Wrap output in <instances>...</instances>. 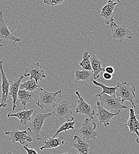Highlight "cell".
Returning a JSON list of instances; mask_svg holds the SVG:
<instances>
[{"label": "cell", "mask_w": 139, "mask_h": 154, "mask_svg": "<svg viewBox=\"0 0 139 154\" xmlns=\"http://www.w3.org/2000/svg\"><path fill=\"white\" fill-rule=\"evenodd\" d=\"M39 91L40 94L36 106L41 109H45L52 113L58 104L62 101V90L49 92L40 88Z\"/></svg>", "instance_id": "obj_1"}, {"label": "cell", "mask_w": 139, "mask_h": 154, "mask_svg": "<svg viewBox=\"0 0 139 154\" xmlns=\"http://www.w3.org/2000/svg\"><path fill=\"white\" fill-rule=\"evenodd\" d=\"M95 97H99L100 103L101 106L108 112L116 113L122 109H127V107L124 106L121 101V99L116 94L108 95L104 94L99 95V94L95 96Z\"/></svg>", "instance_id": "obj_2"}, {"label": "cell", "mask_w": 139, "mask_h": 154, "mask_svg": "<svg viewBox=\"0 0 139 154\" xmlns=\"http://www.w3.org/2000/svg\"><path fill=\"white\" fill-rule=\"evenodd\" d=\"M52 116V113L34 114L32 116L28 128L29 131L35 135L38 140H41L42 136L41 131L42 130L44 120Z\"/></svg>", "instance_id": "obj_3"}, {"label": "cell", "mask_w": 139, "mask_h": 154, "mask_svg": "<svg viewBox=\"0 0 139 154\" xmlns=\"http://www.w3.org/2000/svg\"><path fill=\"white\" fill-rule=\"evenodd\" d=\"M52 116L57 117L61 123L74 121L72 109L70 103L66 100H62L52 112Z\"/></svg>", "instance_id": "obj_4"}, {"label": "cell", "mask_w": 139, "mask_h": 154, "mask_svg": "<svg viewBox=\"0 0 139 154\" xmlns=\"http://www.w3.org/2000/svg\"><path fill=\"white\" fill-rule=\"evenodd\" d=\"M117 86L118 87V90H117L116 95L121 98L122 103L123 104L124 101H128L131 103L134 109H139L134 103V100L136 98V88L124 81L118 82Z\"/></svg>", "instance_id": "obj_5"}, {"label": "cell", "mask_w": 139, "mask_h": 154, "mask_svg": "<svg viewBox=\"0 0 139 154\" xmlns=\"http://www.w3.org/2000/svg\"><path fill=\"white\" fill-rule=\"evenodd\" d=\"M97 125L95 122H92L90 118H86L82 123L78 132L83 137V139L88 141L90 139H96L98 133L96 132Z\"/></svg>", "instance_id": "obj_6"}, {"label": "cell", "mask_w": 139, "mask_h": 154, "mask_svg": "<svg viewBox=\"0 0 139 154\" xmlns=\"http://www.w3.org/2000/svg\"><path fill=\"white\" fill-rule=\"evenodd\" d=\"M110 30L112 38L118 40L119 43H122L126 38H133V33L124 24H117L113 21L110 24Z\"/></svg>", "instance_id": "obj_7"}, {"label": "cell", "mask_w": 139, "mask_h": 154, "mask_svg": "<svg viewBox=\"0 0 139 154\" xmlns=\"http://www.w3.org/2000/svg\"><path fill=\"white\" fill-rule=\"evenodd\" d=\"M5 59L0 60V72L1 74V80H2V91L1 97L0 101V108L6 107L7 106V103L9 102L10 100H8L9 96V90L10 85V81L6 77L5 73L4 70L3 62Z\"/></svg>", "instance_id": "obj_8"}, {"label": "cell", "mask_w": 139, "mask_h": 154, "mask_svg": "<svg viewBox=\"0 0 139 154\" xmlns=\"http://www.w3.org/2000/svg\"><path fill=\"white\" fill-rule=\"evenodd\" d=\"M5 134L9 136V140H11L13 143L19 142L23 145V146H27V143L31 142L33 140L32 137L27 134V131L14 129L10 132H5Z\"/></svg>", "instance_id": "obj_9"}, {"label": "cell", "mask_w": 139, "mask_h": 154, "mask_svg": "<svg viewBox=\"0 0 139 154\" xmlns=\"http://www.w3.org/2000/svg\"><path fill=\"white\" fill-rule=\"evenodd\" d=\"M14 30L15 29H13L12 31H10L4 19L3 13L0 11V42L3 40H11L13 43V46H14L16 42H21V38L13 33Z\"/></svg>", "instance_id": "obj_10"}, {"label": "cell", "mask_w": 139, "mask_h": 154, "mask_svg": "<svg viewBox=\"0 0 139 154\" xmlns=\"http://www.w3.org/2000/svg\"><path fill=\"white\" fill-rule=\"evenodd\" d=\"M75 94L78 97L77 106L75 109L76 113L86 116L91 119L94 120V116L95 114V112L94 109L85 101L83 98L80 96L79 91H76Z\"/></svg>", "instance_id": "obj_11"}, {"label": "cell", "mask_w": 139, "mask_h": 154, "mask_svg": "<svg viewBox=\"0 0 139 154\" xmlns=\"http://www.w3.org/2000/svg\"><path fill=\"white\" fill-rule=\"evenodd\" d=\"M24 77H30V79H34L38 84L43 78H46L44 70L38 62L26 68Z\"/></svg>", "instance_id": "obj_12"}, {"label": "cell", "mask_w": 139, "mask_h": 154, "mask_svg": "<svg viewBox=\"0 0 139 154\" xmlns=\"http://www.w3.org/2000/svg\"><path fill=\"white\" fill-rule=\"evenodd\" d=\"M118 3H121L120 1H108L107 3L101 8L99 17L105 20L106 24L109 25L114 21V9Z\"/></svg>", "instance_id": "obj_13"}, {"label": "cell", "mask_w": 139, "mask_h": 154, "mask_svg": "<svg viewBox=\"0 0 139 154\" xmlns=\"http://www.w3.org/2000/svg\"><path fill=\"white\" fill-rule=\"evenodd\" d=\"M97 107L98 112L96 114L97 116L98 120H99V124L100 125H104V127H107L110 124V121L111 119L116 116L119 115L121 111L116 113H113L106 109H105L101 104L99 101H97L96 103Z\"/></svg>", "instance_id": "obj_14"}, {"label": "cell", "mask_w": 139, "mask_h": 154, "mask_svg": "<svg viewBox=\"0 0 139 154\" xmlns=\"http://www.w3.org/2000/svg\"><path fill=\"white\" fill-rule=\"evenodd\" d=\"M134 109L131 107L129 110V119L127 122L124 125H121V126H127L129 128L130 132L133 134L134 133L137 135V137L136 142L139 143V119L137 118V116L135 115Z\"/></svg>", "instance_id": "obj_15"}, {"label": "cell", "mask_w": 139, "mask_h": 154, "mask_svg": "<svg viewBox=\"0 0 139 154\" xmlns=\"http://www.w3.org/2000/svg\"><path fill=\"white\" fill-rule=\"evenodd\" d=\"M24 75H21L16 79L10 81V90H9V96L12 98L13 101V107L11 111H14L16 108V103L17 101L18 93L20 90V85L22 79L24 78Z\"/></svg>", "instance_id": "obj_16"}, {"label": "cell", "mask_w": 139, "mask_h": 154, "mask_svg": "<svg viewBox=\"0 0 139 154\" xmlns=\"http://www.w3.org/2000/svg\"><path fill=\"white\" fill-rule=\"evenodd\" d=\"M73 141H75L76 143H71V146L75 148L77 154H89V145L87 141L77 135L74 136Z\"/></svg>", "instance_id": "obj_17"}, {"label": "cell", "mask_w": 139, "mask_h": 154, "mask_svg": "<svg viewBox=\"0 0 139 154\" xmlns=\"http://www.w3.org/2000/svg\"><path fill=\"white\" fill-rule=\"evenodd\" d=\"M34 109L20 110L15 114H11L10 112L7 115L8 117H15L20 120V123L23 125H26L31 120L32 116L34 113Z\"/></svg>", "instance_id": "obj_18"}, {"label": "cell", "mask_w": 139, "mask_h": 154, "mask_svg": "<svg viewBox=\"0 0 139 154\" xmlns=\"http://www.w3.org/2000/svg\"><path fill=\"white\" fill-rule=\"evenodd\" d=\"M64 137L59 136V137H49L47 140L44 141V145L40 147L41 151L45 149H53L56 148L59 146L64 145Z\"/></svg>", "instance_id": "obj_19"}, {"label": "cell", "mask_w": 139, "mask_h": 154, "mask_svg": "<svg viewBox=\"0 0 139 154\" xmlns=\"http://www.w3.org/2000/svg\"><path fill=\"white\" fill-rule=\"evenodd\" d=\"M34 100V95L33 93L29 92L26 90H20L18 93L17 96V101L16 103V105L18 104L19 103H21L24 110L26 109V105L28 103L31 102L32 100Z\"/></svg>", "instance_id": "obj_20"}, {"label": "cell", "mask_w": 139, "mask_h": 154, "mask_svg": "<svg viewBox=\"0 0 139 154\" xmlns=\"http://www.w3.org/2000/svg\"><path fill=\"white\" fill-rule=\"evenodd\" d=\"M90 61L94 72V79H99V74L102 71H105V68L102 67V62L101 60L95 55L91 57Z\"/></svg>", "instance_id": "obj_21"}, {"label": "cell", "mask_w": 139, "mask_h": 154, "mask_svg": "<svg viewBox=\"0 0 139 154\" xmlns=\"http://www.w3.org/2000/svg\"><path fill=\"white\" fill-rule=\"evenodd\" d=\"M75 79L77 81H83L85 82H92L94 79L93 71L87 70L77 69L75 72Z\"/></svg>", "instance_id": "obj_22"}, {"label": "cell", "mask_w": 139, "mask_h": 154, "mask_svg": "<svg viewBox=\"0 0 139 154\" xmlns=\"http://www.w3.org/2000/svg\"><path fill=\"white\" fill-rule=\"evenodd\" d=\"M41 87L38 84L34 79H29L23 83H21L20 85V90H26L29 92L33 93L37 89H40Z\"/></svg>", "instance_id": "obj_23"}, {"label": "cell", "mask_w": 139, "mask_h": 154, "mask_svg": "<svg viewBox=\"0 0 139 154\" xmlns=\"http://www.w3.org/2000/svg\"><path fill=\"white\" fill-rule=\"evenodd\" d=\"M92 82L96 86L100 87L101 88H102V91L101 93H99V95H102L104 94H106L110 95V96L116 94L117 90H118V87L117 85L116 87H107V86L105 85L104 84H103L102 83L99 82L96 80H94L92 81Z\"/></svg>", "instance_id": "obj_24"}, {"label": "cell", "mask_w": 139, "mask_h": 154, "mask_svg": "<svg viewBox=\"0 0 139 154\" xmlns=\"http://www.w3.org/2000/svg\"><path fill=\"white\" fill-rule=\"evenodd\" d=\"M91 55L89 54L88 51H85L82 55V60L79 63V65L82 67L83 70H87L92 71L91 63L90 61Z\"/></svg>", "instance_id": "obj_25"}, {"label": "cell", "mask_w": 139, "mask_h": 154, "mask_svg": "<svg viewBox=\"0 0 139 154\" xmlns=\"http://www.w3.org/2000/svg\"><path fill=\"white\" fill-rule=\"evenodd\" d=\"M76 123V121H73V122H65L63 123L59 128H58V129L57 130L56 134L54 135V136L52 137L53 138H55V137L58 135H59L60 133H61L62 132H66L68 130L70 129H75V125Z\"/></svg>", "instance_id": "obj_26"}, {"label": "cell", "mask_w": 139, "mask_h": 154, "mask_svg": "<svg viewBox=\"0 0 139 154\" xmlns=\"http://www.w3.org/2000/svg\"><path fill=\"white\" fill-rule=\"evenodd\" d=\"M64 0H44L43 2L48 6H57L62 4Z\"/></svg>", "instance_id": "obj_27"}, {"label": "cell", "mask_w": 139, "mask_h": 154, "mask_svg": "<svg viewBox=\"0 0 139 154\" xmlns=\"http://www.w3.org/2000/svg\"><path fill=\"white\" fill-rule=\"evenodd\" d=\"M25 151L27 152V154H38V152L33 148H29L27 146H23Z\"/></svg>", "instance_id": "obj_28"}, {"label": "cell", "mask_w": 139, "mask_h": 154, "mask_svg": "<svg viewBox=\"0 0 139 154\" xmlns=\"http://www.w3.org/2000/svg\"><path fill=\"white\" fill-rule=\"evenodd\" d=\"M114 71H115V69L114 68L111 66H107L105 68V72L110 74H111L113 75L114 73Z\"/></svg>", "instance_id": "obj_29"}, {"label": "cell", "mask_w": 139, "mask_h": 154, "mask_svg": "<svg viewBox=\"0 0 139 154\" xmlns=\"http://www.w3.org/2000/svg\"><path fill=\"white\" fill-rule=\"evenodd\" d=\"M103 78H104V79H105L107 81H110L113 78V75L111 74H110L105 72L103 74Z\"/></svg>", "instance_id": "obj_30"}, {"label": "cell", "mask_w": 139, "mask_h": 154, "mask_svg": "<svg viewBox=\"0 0 139 154\" xmlns=\"http://www.w3.org/2000/svg\"><path fill=\"white\" fill-rule=\"evenodd\" d=\"M136 102H137V103H138V104H139V100H137V99H136ZM137 119H139V115L137 116Z\"/></svg>", "instance_id": "obj_31"}, {"label": "cell", "mask_w": 139, "mask_h": 154, "mask_svg": "<svg viewBox=\"0 0 139 154\" xmlns=\"http://www.w3.org/2000/svg\"><path fill=\"white\" fill-rule=\"evenodd\" d=\"M7 154H12V152H11V151H9V152H8V153H7Z\"/></svg>", "instance_id": "obj_32"}, {"label": "cell", "mask_w": 139, "mask_h": 154, "mask_svg": "<svg viewBox=\"0 0 139 154\" xmlns=\"http://www.w3.org/2000/svg\"><path fill=\"white\" fill-rule=\"evenodd\" d=\"M2 46H3V45L1 43H0V47H2Z\"/></svg>", "instance_id": "obj_33"}, {"label": "cell", "mask_w": 139, "mask_h": 154, "mask_svg": "<svg viewBox=\"0 0 139 154\" xmlns=\"http://www.w3.org/2000/svg\"><path fill=\"white\" fill-rule=\"evenodd\" d=\"M67 154V153H65V154Z\"/></svg>", "instance_id": "obj_34"}]
</instances>
